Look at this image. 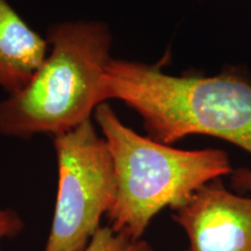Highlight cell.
I'll return each instance as SVG.
<instances>
[{"mask_svg": "<svg viewBox=\"0 0 251 251\" xmlns=\"http://www.w3.org/2000/svg\"><path fill=\"white\" fill-rule=\"evenodd\" d=\"M49 51L7 0H0V89L13 94L29 83Z\"/></svg>", "mask_w": 251, "mask_h": 251, "instance_id": "8992f818", "label": "cell"}, {"mask_svg": "<svg viewBox=\"0 0 251 251\" xmlns=\"http://www.w3.org/2000/svg\"><path fill=\"white\" fill-rule=\"evenodd\" d=\"M49 51L24 89L0 101V135L52 137L91 120L106 102L112 33L101 21H67L47 30Z\"/></svg>", "mask_w": 251, "mask_h": 251, "instance_id": "7a4b0ae2", "label": "cell"}, {"mask_svg": "<svg viewBox=\"0 0 251 251\" xmlns=\"http://www.w3.org/2000/svg\"><path fill=\"white\" fill-rule=\"evenodd\" d=\"M114 165L117 194L106 219L118 233L141 240L162 209L179 208L209 181L231 174L219 149L181 150L142 136L103 102L94 112Z\"/></svg>", "mask_w": 251, "mask_h": 251, "instance_id": "3957f363", "label": "cell"}, {"mask_svg": "<svg viewBox=\"0 0 251 251\" xmlns=\"http://www.w3.org/2000/svg\"><path fill=\"white\" fill-rule=\"evenodd\" d=\"M84 251H153V249L142 238L134 240L118 233L107 225L100 227Z\"/></svg>", "mask_w": 251, "mask_h": 251, "instance_id": "52a82bcc", "label": "cell"}, {"mask_svg": "<svg viewBox=\"0 0 251 251\" xmlns=\"http://www.w3.org/2000/svg\"><path fill=\"white\" fill-rule=\"evenodd\" d=\"M105 96L136 112L157 142L171 146L190 135H207L251 153V84L231 72L177 77L158 65L112 57ZM231 181L237 191L251 192V171L237 170Z\"/></svg>", "mask_w": 251, "mask_h": 251, "instance_id": "6da1fadb", "label": "cell"}, {"mask_svg": "<svg viewBox=\"0 0 251 251\" xmlns=\"http://www.w3.org/2000/svg\"><path fill=\"white\" fill-rule=\"evenodd\" d=\"M52 139L58 185L43 251H84L114 203L117 180L112 156L92 120Z\"/></svg>", "mask_w": 251, "mask_h": 251, "instance_id": "277c9868", "label": "cell"}, {"mask_svg": "<svg viewBox=\"0 0 251 251\" xmlns=\"http://www.w3.org/2000/svg\"><path fill=\"white\" fill-rule=\"evenodd\" d=\"M24 228L25 222L17 211L12 208H0V243L17 237L23 233Z\"/></svg>", "mask_w": 251, "mask_h": 251, "instance_id": "ba28073f", "label": "cell"}, {"mask_svg": "<svg viewBox=\"0 0 251 251\" xmlns=\"http://www.w3.org/2000/svg\"><path fill=\"white\" fill-rule=\"evenodd\" d=\"M172 219L188 237L185 251H251V198L229 192L220 178L200 187Z\"/></svg>", "mask_w": 251, "mask_h": 251, "instance_id": "5b68a950", "label": "cell"}]
</instances>
